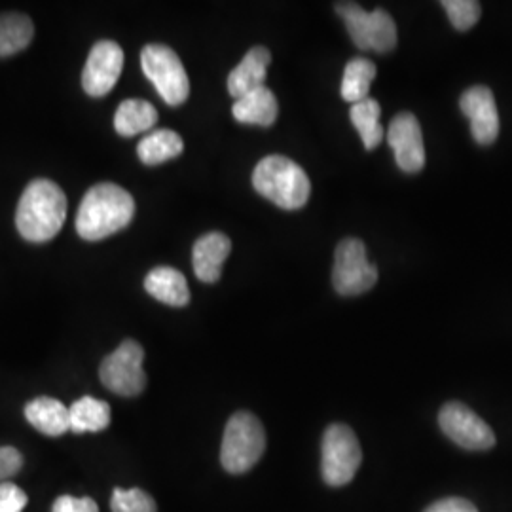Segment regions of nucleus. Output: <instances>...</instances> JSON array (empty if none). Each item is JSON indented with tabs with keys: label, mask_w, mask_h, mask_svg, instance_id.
Here are the masks:
<instances>
[{
	"label": "nucleus",
	"mask_w": 512,
	"mask_h": 512,
	"mask_svg": "<svg viewBox=\"0 0 512 512\" xmlns=\"http://www.w3.org/2000/svg\"><path fill=\"white\" fill-rule=\"evenodd\" d=\"M387 143L393 148L397 165L404 173H418L423 169L425 147L420 122L414 114L401 112L391 120L387 129Z\"/></svg>",
	"instance_id": "nucleus-12"
},
{
	"label": "nucleus",
	"mask_w": 512,
	"mask_h": 512,
	"mask_svg": "<svg viewBox=\"0 0 512 512\" xmlns=\"http://www.w3.org/2000/svg\"><path fill=\"white\" fill-rule=\"evenodd\" d=\"M35 37L33 21L23 14L0 16V57H10L25 50Z\"/></svg>",
	"instance_id": "nucleus-21"
},
{
	"label": "nucleus",
	"mask_w": 512,
	"mask_h": 512,
	"mask_svg": "<svg viewBox=\"0 0 512 512\" xmlns=\"http://www.w3.org/2000/svg\"><path fill=\"white\" fill-rule=\"evenodd\" d=\"M133 217L135 202L128 190L118 184H95L80 203L76 232L86 241H101L124 230Z\"/></svg>",
	"instance_id": "nucleus-1"
},
{
	"label": "nucleus",
	"mask_w": 512,
	"mask_h": 512,
	"mask_svg": "<svg viewBox=\"0 0 512 512\" xmlns=\"http://www.w3.org/2000/svg\"><path fill=\"white\" fill-rule=\"evenodd\" d=\"M442 8L446 10L450 23L458 31H469L471 27H475L482 14L480 2L476 0H444Z\"/></svg>",
	"instance_id": "nucleus-26"
},
{
	"label": "nucleus",
	"mask_w": 512,
	"mask_h": 512,
	"mask_svg": "<svg viewBox=\"0 0 512 512\" xmlns=\"http://www.w3.org/2000/svg\"><path fill=\"white\" fill-rule=\"evenodd\" d=\"M145 349L139 342L126 340L99 366V378L103 385L122 397H137L147 387V374L143 370Z\"/></svg>",
	"instance_id": "nucleus-8"
},
{
	"label": "nucleus",
	"mask_w": 512,
	"mask_h": 512,
	"mask_svg": "<svg viewBox=\"0 0 512 512\" xmlns=\"http://www.w3.org/2000/svg\"><path fill=\"white\" fill-rule=\"evenodd\" d=\"M145 289L150 296L173 308H184L190 302V289L186 277L179 270L169 266L154 268L145 279Z\"/></svg>",
	"instance_id": "nucleus-18"
},
{
	"label": "nucleus",
	"mask_w": 512,
	"mask_h": 512,
	"mask_svg": "<svg viewBox=\"0 0 512 512\" xmlns=\"http://www.w3.org/2000/svg\"><path fill=\"white\" fill-rule=\"evenodd\" d=\"M425 512H478V509L463 497H446L427 507Z\"/></svg>",
	"instance_id": "nucleus-30"
},
{
	"label": "nucleus",
	"mask_w": 512,
	"mask_h": 512,
	"mask_svg": "<svg viewBox=\"0 0 512 512\" xmlns=\"http://www.w3.org/2000/svg\"><path fill=\"white\" fill-rule=\"evenodd\" d=\"M380 116H382V109H380L376 99L368 97L361 103L351 105L349 118H351L353 126L359 131L366 150H374L384 139V128L380 124Z\"/></svg>",
	"instance_id": "nucleus-23"
},
{
	"label": "nucleus",
	"mask_w": 512,
	"mask_h": 512,
	"mask_svg": "<svg viewBox=\"0 0 512 512\" xmlns=\"http://www.w3.org/2000/svg\"><path fill=\"white\" fill-rule=\"evenodd\" d=\"M67 219V196L57 184L37 179L29 184L16 211V226L21 238L31 243L54 239Z\"/></svg>",
	"instance_id": "nucleus-2"
},
{
	"label": "nucleus",
	"mask_w": 512,
	"mask_h": 512,
	"mask_svg": "<svg viewBox=\"0 0 512 512\" xmlns=\"http://www.w3.org/2000/svg\"><path fill=\"white\" fill-rule=\"evenodd\" d=\"M29 497L14 482L0 484V512H23Z\"/></svg>",
	"instance_id": "nucleus-27"
},
{
	"label": "nucleus",
	"mask_w": 512,
	"mask_h": 512,
	"mask_svg": "<svg viewBox=\"0 0 512 512\" xmlns=\"http://www.w3.org/2000/svg\"><path fill=\"white\" fill-rule=\"evenodd\" d=\"M25 418L48 437H61L71 431V410L52 397H38L25 406Z\"/></svg>",
	"instance_id": "nucleus-16"
},
{
	"label": "nucleus",
	"mask_w": 512,
	"mask_h": 512,
	"mask_svg": "<svg viewBox=\"0 0 512 512\" xmlns=\"http://www.w3.org/2000/svg\"><path fill=\"white\" fill-rule=\"evenodd\" d=\"M253 186L260 196L281 209H300L310 200L311 183L306 171L285 156H266L256 164Z\"/></svg>",
	"instance_id": "nucleus-3"
},
{
	"label": "nucleus",
	"mask_w": 512,
	"mask_h": 512,
	"mask_svg": "<svg viewBox=\"0 0 512 512\" xmlns=\"http://www.w3.org/2000/svg\"><path fill=\"white\" fill-rule=\"evenodd\" d=\"M266 450V431L251 412L234 414L224 429L220 463L226 473L241 475L255 467Z\"/></svg>",
	"instance_id": "nucleus-4"
},
{
	"label": "nucleus",
	"mask_w": 512,
	"mask_h": 512,
	"mask_svg": "<svg viewBox=\"0 0 512 512\" xmlns=\"http://www.w3.org/2000/svg\"><path fill=\"white\" fill-rule=\"evenodd\" d=\"M232 112H234V118L241 124L270 128L277 120L279 107H277L274 92L270 88L262 86L255 92L247 93V95L236 99Z\"/></svg>",
	"instance_id": "nucleus-17"
},
{
	"label": "nucleus",
	"mask_w": 512,
	"mask_h": 512,
	"mask_svg": "<svg viewBox=\"0 0 512 512\" xmlns=\"http://www.w3.org/2000/svg\"><path fill=\"white\" fill-rule=\"evenodd\" d=\"M23 467V456L14 446H2L0 448V484L8 478L18 475Z\"/></svg>",
	"instance_id": "nucleus-28"
},
{
	"label": "nucleus",
	"mask_w": 512,
	"mask_h": 512,
	"mask_svg": "<svg viewBox=\"0 0 512 512\" xmlns=\"http://www.w3.org/2000/svg\"><path fill=\"white\" fill-rule=\"evenodd\" d=\"M378 281V268L368 262L361 239H344L336 247L332 283L342 296H357L370 291Z\"/></svg>",
	"instance_id": "nucleus-9"
},
{
	"label": "nucleus",
	"mask_w": 512,
	"mask_h": 512,
	"mask_svg": "<svg viewBox=\"0 0 512 512\" xmlns=\"http://www.w3.org/2000/svg\"><path fill=\"white\" fill-rule=\"evenodd\" d=\"M124 69V50L112 42L101 40L88 55L82 71V88L90 97H105L116 86Z\"/></svg>",
	"instance_id": "nucleus-11"
},
{
	"label": "nucleus",
	"mask_w": 512,
	"mask_h": 512,
	"mask_svg": "<svg viewBox=\"0 0 512 512\" xmlns=\"http://www.w3.org/2000/svg\"><path fill=\"white\" fill-rule=\"evenodd\" d=\"M52 512H99V507L90 497L61 495L55 499Z\"/></svg>",
	"instance_id": "nucleus-29"
},
{
	"label": "nucleus",
	"mask_w": 512,
	"mask_h": 512,
	"mask_svg": "<svg viewBox=\"0 0 512 512\" xmlns=\"http://www.w3.org/2000/svg\"><path fill=\"white\" fill-rule=\"evenodd\" d=\"M439 425L448 439L465 450L482 452L494 448L495 435L492 427L463 403L452 401L444 404L440 408Z\"/></svg>",
	"instance_id": "nucleus-10"
},
{
	"label": "nucleus",
	"mask_w": 512,
	"mask_h": 512,
	"mask_svg": "<svg viewBox=\"0 0 512 512\" xmlns=\"http://www.w3.org/2000/svg\"><path fill=\"white\" fill-rule=\"evenodd\" d=\"M232 241L220 232L205 234L194 243L192 264L194 274L203 283H217L222 275V264L230 256Z\"/></svg>",
	"instance_id": "nucleus-14"
},
{
	"label": "nucleus",
	"mask_w": 512,
	"mask_h": 512,
	"mask_svg": "<svg viewBox=\"0 0 512 512\" xmlns=\"http://www.w3.org/2000/svg\"><path fill=\"white\" fill-rule=\"evenodd\" d=\"M272 61V54L264 46H256L249 50L245 57L241 59L238 67L228 76V92L239 99L247 93L255 92L258 88L264 86L266 74H268V65Z\"/></svg>",
	"instance_id": "nucleus-15"
},
{
	"label": "nucleus",
	"mask_w": 512,
	"mask_h": 512,
	"mask_svg": "<svg viewBox=\"0 0 512 512\" xmlns=\"http://www.w3.org/2000/svg\"><path fill=\"white\" fill-rule=\"evenodd\" d=\"M363 461V450L357 435L344 423H332L323 435L321 473L329 486H346Z\"/></svg>",
	"instance_id": "nucleus-5"
},
{
	"label": "nucleus",
	"mask_w": 512,
	"mask_h": 512,
	"mask_svg": "<svg viewBox=\"0 0 512 512\" xmlns=\"http://www.w3.org/2000/svg\"><path fill=\"white\" fill-rule=\"evenodd\" d=\"M376 78V65L366 57H355L346 65L342 78V97L351 105L368 99L370 84Z\"/></svg>",
	"instance_id": "nucleus-24"
},
{
	"label": "nucleus",
	"mask_w": 512,
	"mask_h": 512,
	"mask_svg": "<svg viewBox=\"0 0 512 512\" xmlns=\"http://www.w3.org/2000/svg\"><path fill=\"white\" fill-rule=\"evenodd\" d=\"M459 107L471 122V133L476 143L488 147L499 135V112L495 105L494 93L486 86H473L465 90Z\"/></svg>",
	"instance_id": "nucleus-13"
},
{
	"label": "nucleus",
	"mask_w": 512,
	"mask_h": 512,
	"mask_svg": "<svg viewBox=\"0 0 512 512\" xmlns=\"http://www.w3.org/2000/svg\"><path fill=\"white\" fill-rule=\"evenodd\" d=\"M336 12L344 19L349 37L359 50L387 54L397 46V25L385 10L366 12L355 2H340Z\"/></svg>",
	"instance_id": "nucleus-7"
},
{
	"label": "nucleus",
	"mask_w": 512,
	"mask_h": 512,
	"mask_svg": "<svg viewBox=\"0 0 512 512\" xmlns=\"http://www.w3.org/2000/svg\"><path fill=\"white\" fill-rule=\"evenodd\" d=\"M141 67L167 105L179 107L190 95V80L183 61L169 46L148 44L141 52Z\"/></svg>",
	"instance_id": "nucleus-6"
},
{
	"label": "nucleus",
	"mask_w": 512,
	"mask_h": 512,
	"mask_svg": "<svg viewBox=\"0 0 512 512\" xmlns=\"http://www.w3.org/2000/svg\"><path fill=\"white\" fill-rule=\"evenodd\" d=\"M69 410L74 433H99L110 425V406L105 401L82 397Z\"/></svg>",
	"instance_id": "nucleus-22"
},
{
	"label": "nucleus",
	"mask_w": 512,
	"mask_h": 512,
	"mask_svg": "<svg viewBox=\"0 0 512 512\" xmlns=\"http://www.w3.org/2000/svg\"><path fill=\"white\" fill-rule=\"evenodd\" d=\"M184 150L183 139L171 129H156L141 139L137 154L145 165H160L181 156Z\"/></svg>",
	"instance_id": "nucleus-20"
},
{
	"label": "nucleus",
	"mask_w": 512,
	"mask_h": 512,
	"mask_svg": "<svg viewBox=\"0 0 512 512\" xmlns=\"http://www.w3.org/2000/svg\"><path fill=\"white\" fill-rule=\"evenodd\" d=\"M110 509L112 512H158L156 501L139 488H131V490L116 488L112 492Z\"/></svg>",
	"instance_id": "nucleus-25"
},
{
	"label": "nucleus",
	"mask_w": 512,
	"mask_h": 512,
	"mask_svg": "<svg viewBox=\"0 0 512 512\" xmlns=\"http://www.w3.org/2000/svg\"><path fill=\"white\" fill-rule=\"evenodd\" d=\"M158 122V110L143 99H126L114 116V129L122 137H135L154 128Z\"/></svg>",
	"instance_id": "nucleus-19"
}]
</instances>
